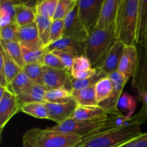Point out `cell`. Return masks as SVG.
<instances>
[{"mask_svg":"<svg viewBox=\"0 0 147 147\" xmlns=\"http://www.w3.org/2000/svg\"><path fill=\"white\" fill-rule=\"evenodd\" d=\"M113 84L109 76L100 79L95 86L96 96L98 105L111 97L113 92Z\"/></svg>","mask_w":147,"mask_h":147,"instance_id":"cell-27","label":"cell"},{"mask_svg":"<svg viewBox=\"0 0 147 147\" xmlns=\"http://www.w3.org/2000/svg\"><path fill=\"white\" fill-rule=\"evenodd\" d=\"M137 105V98L127 93H123L118 103V109L121 112L125 113V116L130 119L134 116Z\"/></svg>","mask_w":147,"mask_h":147,"instance_id":"cell-31","label":"cell"},{"mask_svg":"<svg viewBox=\"0 0 147 147\" xmlns=\"http://www.w3.org/2000/svg\"><path fill=\"white\" fill-rule=\"evenodd\" d=\"M109 117V114L100 106H78L70 119L80 121L102 122Z\"/></svg>","mask_w":147,"mask_h":147,"instance_id":"cell-17","label":"cell"},{"mask_svg":"<svg viewBox=\"0 0 147 147\" xmlns=\"http://www.w3.org/2000/svg\"><path fill=\"white\" fill-rule=\"evenodd\" d=\"M98 73V69L91 68L90 70H86V71L80 72V73H78L76 74L73 75V78L78 79V80H85V79H88L90 78L93 77L96 73Z\"/></svg>","mask_w":147,"mask_h":147,"instance_id":"cell-44","label":"cell"},{"mask_svg":"<svg viewBox=\"0 0 147 147\" xmlns=\"http://www.w3.org/2000/svg\"><path fill=\"white\" fill-rule=\"evenodd\" d=\"M138 49L136 46H124L123 54L119 63L118 72L123 75L126 80L133 78L138 65Z\"/></svg>","mask_w":147,"mask_h":147,"instance_id":"cell-11","label":"cell"},{"mask_svg":"<svg viewBox=\"0 0 147 147\" xmlns=\"http://www.w3.org/2000/svg\"><path fill=\"white\" fill-rule=\"evenodd\" d=\"M19 27L16 23L4 27H0V40L5 42H18L17 32Z\"/></svg>","mask_w":147,"mask_h":147,"instance_id":"cell-37","label":"cell"},{"mask_svg":"<svg viewBox=\"0 0 147 147\" xmlns=\"http://www.w3.org/2000/svg\"><path fill=\"white\" fill-rule=\"evenodd\" d=\"M121 0H104L96 28L108 30L115 27Z\"/></svg>","mask_w":147,"mask_h":147,"instance_id":"cell-14","label":"cell"},{"mask_svg":"<svg viewBox=\"0 0 147 147\" xmlns=\"http://www.w3.org/2000/svg\"><path fill=\"white\" fill-rule=\"evenodd\" d=\"M88 36V32L79 17L77 1V4L64 20L63 37H69L76 41L86 42Z\"/></svg>","mask_w":147,"mask_h":147,"instance_id":"cell-6","label":"cell"},{"mask_svg":"<svg viewBox=\"0 0 147 147\" xmlns=\"http://www.w3.org/2000/svg\"><path fill=\"white\" fill-rule=\"evenodd\" d=\"M147 40V0H139L137 22V45L144 46Z\"/></svg>","mask_w":147,"mask_h":147,"instance_id":"cell-20","label":"cell"},{"mask_svg":"<svg viewBox=\"0 0 147 147\" xmlns=\"http://www.w3.org/2000/svg\"><path fill=\"white\" fill-rule=\"evenodd\" d=\"M106 76H106V75L103 73V72L101 70H100V69H98V73H96L93 77L88 79L78 80V79L73 78V76H72L71 81L73 90H82V89H86L88 88L93 87V86H96V83H97L100 79L106 77Z\"/></svg>","mask_w":147,"mask_h":147,"instance_id":"cell-34","label":"cell"},{"mask_svg":"<svg viewBox=\"0 0 147 147\" xmlns=\"http://www.w3.org/2000/svg\"><path fill=\"white\" fill-rule=\"evenodd\" d=\"M72 98L80 106H97L98 103L96 96L95 86L82 90H71Z\"/></svg>","mask_w":147,"mask_h":147,"instance_id":"cell-22","label":"cell"},{"mask_svg":"<svg viewBox=\"0 0 147 147\" xmlns=\"http://www.w3.org/2000/svg\"><path fill=\"white\" fill-rule=\"evenodd\" d=\"M109 76L113 82V92L109 99L100 103L98 106L103 108L109 115L118 114V113H122L118 109V103H119V99L123 94L124 86H126L129 80H126L123 77V75H121L118 71L111 73Z\"/></svg>","mask_w":147,"mask_h":147,"instance_id":"cell-10","label":"cell"},{"mask_svg":"<svg viewBox=\"0 0 147 147\" xmlns=\"http://www.w3.org/2000/svg\"><path fill=\"white\" fill-rule=\"evenodd\" d=\"M20 111L40 119H48V111L45 103H28L20 107Z\"/></svg>","mask_w":147,"mask_h":147,"instance_id":"cell-29","label":"cell"},{"mask_svg":"<svg viewBox=\"0 0 147 147\" xmlns=\"http://www.w3.org/2000/svg\"><path fill=\"white\" fill-rule=\"evenodd\" d=\"M0 132L8 122L20 111V105L17 96L9 91L7 88L0 87Z\"/></svg>","mask_w":147,"mask_h":147,"instance_id":"cell-7","label":"cell"},{"mask_svg":"<svg viewBox=\"0 0 147 147\" xmlns=\"http://www.w3.org/2000/svg\"><path fill=\"white\" fill-rule=\"evenodd\" d=\"M77 1L78 0H59L53 20H64Z\"/></svg>","mask_w":147,"mask_h":147,"instance_id":"cell-36","label":"cell"},{"mask_svg":"<svg viewBox=\"0 0 147 147\" xmlns=\"http://www.w3.org/2000/svg\"><path fill=\"white\" fill-rule=\"evenodd\" d=\"M59 0H42L37 1L34 7L36 14L53 20Z\"/></svg>","mask_w":147,"mask_h":147,"instance_id":"cell-30","label":"cell"},{"mask_svg":"<svg viewBox=\"0 0 147 147\" xmlns=\"http://www.w3.org/2000/svg\"><path fill=\"white\" fill-rule=\"evenodd\" d=\"M23 57L26 65L28 64H40L43 65V60L46 53H47L45 47L35 50H27L22 48Z\"/></svg>","mask_w":147,"mask_h":147,"instance_id":"cell-35","label":"cell"},{"mask_svg":"<svg viewBox=\"0 0 147 147\" xmlns=\"http://www.w3.org/2000/svg\"><path fill=\"white\" fill-rule=\"evenodd\" d=\"M0 45L7 51L9 55L12 58V60L23 69L26 65L24 62V57H23L22 49L21 45L18 42H5L3 40H0Z\"/></svg>","mask_w":147,"mask_h":147,"instance_id":"cell-26","label":"cell"},{"mask_svg":"<svg viewBox=\"0 0 147 147\" xmlns=\"http://www.w3.org/2000/svg\"><path fill=\"white\" fill-rule=\"evenodd\" d=\"M138 65L132 86L137 93H147V50L143 46L137 45Z\"/></svg>","mask_w":147,"mask_h":147,"instance_id":"cell-15","label":"cell"},{"mask_svg":"<svg viewBox=\"0 0 147 147\" xmlns=\"http://www.w3.org/2000/svg\"><path fill=\"white\" fill-rule=\"evenodd\" d=\"M103 121H80L69 119L60 124H56L54 126L48 127L47 129L51 131H55L68 134L78 135V136L83 137L90 132L100 128L103 125Z\"/></svg>","mask_w":147,"mask_h":147,"instance_id":"cell-9","label":"cell"},{"mask_svg":"<svg viewBox=\"0 0 147 147\" xmlns=\"http://www.w3.org/2000/svg\"><path fill=\"white\" fill-rule=\"evenodd\" d=\"M117 41L115 27L108 30L96 28L89 34L86 42V56L93 68H100Z\"/></svg>","mask_w":147,"mask_h":147,"instance_id":"cell-3","label":"cell"},{"mask_svg":"<svg viewBox=\"0 0 147 147\" xmlns=\"http://www.w3.org/2000/svg\"><path fill=\"white\" fill-rule=\"evenodd\" d=\"M139 0H121L115 31L124 45H137V22Z\"/></svg>","mask_w":147,"mask_h":147,"instance_id":"cell-1","label":"cell"},{"mask_svg":"<svg viewBox=\"0 0 147 147\" xmlns=\"http://www.w3.org/2000/svg\"><path fill=\"white\" fill-rule=\"evenodd\" d=\"M45 49L47 52L55 50L65 52L75 57L86 55V42L76 41L69 37H63L58 41L47 45Z\"/></svg>","mask_w":147,"mask_h":147,"instance_id":"cell-16","label":"cell"},{"mask_svg":"<svg viewBox=\"0 0 147 147\" xmlns=\"http://www.w3.org/2000/svg\"><path fill=\"white\" fill-rule=\"evenodd\" d=\"M91 68H93V67L88 57L86 55L80 56V57H76L73 60L70 73L71 76H73L78 73L86 71Z\"/></svg>","mask_w":147,"mask_h":147,"instance_id":"cell-38","label":"cell"},{"mask_svg":"<svg viewBox=\"0 0 147 147\" xmlns=\"http://www.w3.org/2000/svg\"><path fill=\"white\" fill-rule=\"evenodd\" d=\"M47 90V89L44 86L34 84L30 90L17 97L20 107L22 105L28 103L37 102V103H45V93Z\"/></svg>","mask_w":147,"mask_h":147,"instance_id":"cell-21","label":"cell"},{"mask_svg":"<svg viewBox=\"0 0 147 147\" xmlns=\"http://www.w3.org/2000/svg\"><path fill=\"white\" fill-rule=\"evenodd\" d=\"M53 20L43 16L36 14V24L38 30L39 36L44 47L50 44V28Z\"/></svg>","mask_w":147,"mask_h":147,"instance_id":"cell-28","label":"cell"},{"mask_svg":"<svg viewBox=\"0 0 147 147\" xmlns=\"http://www.w3.org/2000/svg\"><path fill=\"white\" fill-rule=\"evenodd\" d=\"M34 85V83L31 79L24 72L22 71L7 86V89L17 97L30 90Z\"/></svg>","mask_w":147,"mask_h":147,"instance_id":"cell-24","label":"cell"},{"mask_svg":"<svg viewBox=\"0 0 147 147\" xmlns=\"http://www.w3.org/2000/svg\"><path fill=\"white\" fill-rule=\"evenodd\" d=\"M46 102L53 103H65L73 100L71 92L64 88L47 90L45 93Z\"/></svg>","mask_w":147,"mask_h":147,"instance_id":"cell-32","label":"cell"},{"mask_svg":"<svg viewBox=\"0 0 147 147\" xmlns=\"http://www.w3.org/2000/svg\"><path fill=\"white\" fill-rule=\"evenodd\" d=\"M104 0H78V15L88 34L97 26Z\"/></svg>","mask_w":147,"mask_h":147,"instance_id":"cell-5","label":"cell"},{"mask_svg":"<svg viewBox=\"0 0 147 147\" xmlns=\"http://www.w3.org/2000/svg\"><path fill=\"white\" fill-rule=\"evenodd\" d=\"M17 39L21 47L27 50H35L44 47L39 36L36 22L19 27Z\"/></svg>","mask_w":147,"mask_h":147,"instance_id":"cell-12","label":"cell"},{"mask_svg":"<svg viewBox=\"0 0 147 147\" xmlns=\"http://www.w3.org/2000/svg\"><path fill=\"white\" fill-rule=\"evenodd\" d=\"M17 1H0V27H4L15 22V5Z\"/></svg>","mask_w":147,"mask_h":147,"instance_id":"cell-25","label":"cell"},{"mask_svg":"<svg viewBox=\"0 0 147 147\" xmlns=\"http://www.w3.org/2000/svg\"><path fill=\"white\" fill-rule=\"evenodd\" d=\"M15 23L19 27L29 25L35 22L36 14L34 9L30 7L27 1H17L15 5Z\"/></svg>","mask_w":147,"mask_h":147,"instance_id":"cell-19","label":"cell"},{"mask_svg":"<svg viewBox=\"0 0 147 147\" xmlns=\"http://www.w3.org/2000/svg\"><path fill=\"white\" fill-rule=\"evenodd\" d=\"M22 71L30 78L34 84L45 86L43 80V65L40 64H28L24 66ZM46 88V87H45Z\"/></svg>","mask_w":147,"mask_h":147,"instance_id":"cell-33","label":"cell"},{"mask_svg":"<svg viewBox=\"0 0 147 147\" xmlns=\"http://www.w3.org/2000/svg\"><path fill=\"white\" fill-rule=\"evenodd\" d=\"M143 47H144V48L146 49V50H147V40H146V44H145V45L143 46Z\"/></svg>","mask_w":147,"mask_h":147,"instance_id":"cell-45","label":"cell"},{"mask_svg":"<svg viewBox=\"0 0 147 147\" xmlns=\"http://www.w3.org/2000/svg\"><path fill=\"white\" fill-rule=\"evenodd\" d=\"M63 34H64V20H53L51 28H50V44L55 42L63 38Z\"/></svg>","mask_w":147,"mask_h":147,"instance_id":"cell-39","label":"cell"},{"mask_svg":"<svg viewBox=\"0 0 147 147\" xmlns=\"http://www.w3.org/2000/svg\"><path fill=\"white\" fill-rule=\"evenodd\" d=\"M52 52L54 53L55 54L60 58L62 63H63V66H64L65 69L70 73V70H71L72 65H73V60H74V59L76 58V57L72 55L70 53H65V52L63 51H60V50H55V51Z\"/></svg>","mask_w":147,"mask_h":147,"instance_id":"cell-41","label":"cell"},{"mask_svg":"<svg viewBox=\"0 0 147 147\" xmlns=\"http://www.w3.org/2000/svg\"><path fill=\"white\" fill-rule=\"evenodd\" d=\"M119 147H147V132L142 133L134 139Z\"/></svg>","mask_w":147,"mask_h":147,"instance_id":"cell-43","label":"cell"},{"mask_svg":"<svg viewBox=\"0 0 147 147\" xmlns=\"http://www.w3.org/2000/svg\"><path fill=\"white\" fill-rule=\"evenodd\" d=\"M0 61L4 65V74L8 85L17 77V75L22 71V69L12 60L4 47L0 45Z\"/></svg>","mask_w":147,"mask_h":147,"instance_id":"cell-23","label":"cell"},{"mask_svg":"<svg viewBox=\"0 0 147 147\" xmlns=\"http://www.w3.org/2000/svg\"><path fill=\"white\" fill-rule=\"evenodd\" d=\"M43 65L49 67L57 69H64L65 70L62 63L61 60L53 52H47L44 57Z\"/></svg>","mask_w":147,"mask_h":147,"instance_id":"cell-40","label":"cell"},{"mask_svg":"<svg viewBox=\"0 0 147 147\" xmlns=\"http://www.w3.org/2000/svg\"><path fill=\"white\" fill-rule=\"evenodd\" d=\"M45 104L48 111V119L55 122L56 124H60L70 119L78 107L77 103L73 99L65 103L46 102Z\"/></svg>","mask_w":147,"mask_h":147,"instance_id":"cell-13","label":"cell"},{"mask_svg":"<svg viewBox=\"0 0 147 147\" xmlns=\"http://www.w3.org/2000/svg\"><path fill=\"white\" fill-rule=\"evenodd\" d=\"M82 137L47 129L33 128L22 136V147H76Z\"/></svg>","mask_w":147,"mask_h":147,"instance_id":"cell-2","label":"cell"},{"mask_svg":"<svg viewBox=\"0 0 147 147\" xmlns=\"http://www.w3.org/2000/svg\"><path fill=\"white\" fill-rule=\"evenodd\" d=\"M124 46L121 42L118 40L108 54L103 65L98 68L101 70L106 76H108L114 72L118 71Z\"/></svg>","mask_w":147,"mask_h":147,"instance_id":"cell-18","label":"cell"},{"mask_svg":"<svg viewBox=\"0 0 147 147\" xmlns=\"http://www.w3.org/2000/svg\"><path fill=\"white\" fill-rule=\"evenodd\" d=\"M71 75L64 69H57L43 65V80L47 90L64 88L73 90Z\"/></svg>","mask_w":147,"mask_h":147,"instance_id":"cell-8","label":"cell"},{"mask_svg":"<svg viewBox=\"0 0 147 147\" xmlns=\"http://www.w3.org/2000/svg\"><path fill=\"white\" fill-rule=\"evenodd\" d=\"M142 133L140 126H130L81 139V142L76 147H119Z\"/></svg>","mask_w":147,"mask_h":147,"instance_id":"cell-4","label":"cell"},{"mask_svg":"<svg viewBox=\"0 0 147 147\" xmlns=\"http://www.w3.org/2000/svg\"><path fill=\"white\" fill-rule=\"evenodd\" d=\"M137 99L142 103V109L136 113L142 124L147 122V93H137Z\"/></svg>","mask_w":147,"mask_h":147,"instance_id":"cell-42","label":"cell"}]
</instances>
